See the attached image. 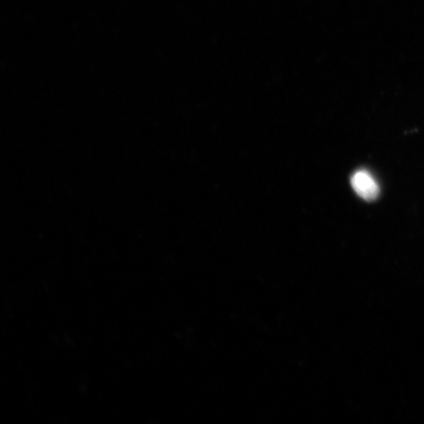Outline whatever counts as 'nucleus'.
I'll list each match as a JSON object with an SVG mask.
<instances>
[{"mask_svg":"<svg viewBox=\"0 0 424 424\" xmlns=\"http://www.w3.org/2000/svg\"><path fill=\"white\" fill-rule=\"evenodd\" d=\"M352 185L356 194L367 201L376 200L379 194L377 180L366 170L355 172L352 178Z\"/></svg>","mask_w":424,"mask_h":424,"instance_id":"1","label":"nucleus"}]
</instances>
